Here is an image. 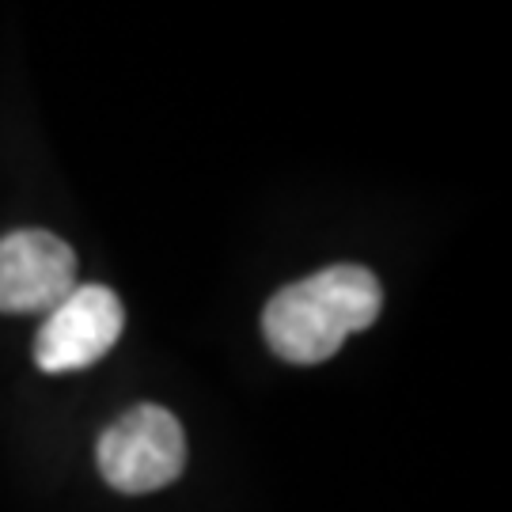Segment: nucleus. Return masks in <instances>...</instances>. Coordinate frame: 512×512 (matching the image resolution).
I'll use <instances>...</instances> for the list:
<instances>
[{
	"label": "nucleus",
	"instance_id": "nucleus-1",
	"mask_svg": "<svg viewBox=\"0 0 512 512\" xmlns=\"http://www.w3.org/2000/svg\"><path fill=\"white\" fill-rule=\"evenodd\" d=\"M384 289L365 266H330L270 296L262 334L281 361L319 365L334 357L353 330L380 319Z\"/></svg>",
	"mask_w": 512,
	"mask_h": 512
},
{
	"label": "nucleus",
	"instance_id": "nucleus-4",
	"mask_svg": "<svg viewBox=\"0 0 512 512\" xmlns=\"http://www.w3.org/2000/svg\"><path fill=\"white\" fill-rule=\"evenodd\" d=\"M76 289V255L42 228H19L0 239V311L50 315Z\"/></svg>",
	"mask_w": 512,
	"mask_h": 512
},
{
	"label": "nucleus",
	"instance_id": "nucleus-2",
	"mask_svg": "<svg viewBox=\"0 0 512 512\" xmlns=\"http://www.w3.org/2000/svg\"><path fill=\"white\" fill-rule=\"evenodd\" d=\"M99 471L118 494L164 490L186 467L183 425L164 406L141 403L99 437Z\"/></svg>",
	"mask_w": 512,
	"mask_h": 512
},
{
	"label": "nucleus",
	"instance_id": "nucleus-3",
	"mask_svg": "<svg viewBox=\"0 0 512 512\" xmlns=\"http://www.w3.org/2000/svg\"><path fill=\"white\" fill-rule=\"evenodd\" d=\"M126 327L122 300L103 285H76L50 315H42L35 338V365L50 376L80 372L107 357Z\"/></svg>",
	"mask_w": 512,
	"mask_h": 512
}]
</instances>
